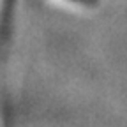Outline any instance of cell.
<instances>
[{
  "label": "cell",
  "mask_w": 127,
  "mask_h": 127,
  "mask_svg": "<svg viewBox=\"0 0 127 127\" xmlns=\"http://www.w3.org/2000/svg\"><path fill=\"white\" fill-rule=\"evenodd\" d=\"M78 2H87V4H90V2H94V0H78Z\"/></svg>",
  "instance_id": "6da1fadb"
}]
</instances>
